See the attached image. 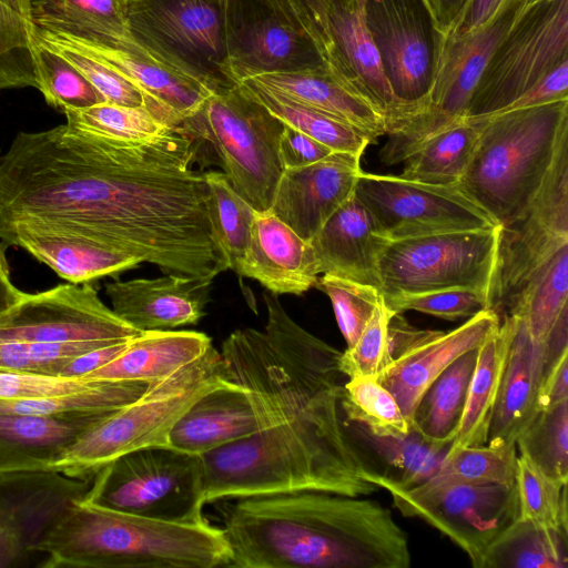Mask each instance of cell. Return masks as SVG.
I'll use <instances>...</instances> for the list:
<instances>
[{
  "label": "cell",
  "mask_w": 568,
  "mask_h": 568,
  "mask_svg": "<svg viewBox=\"0 0 568 568\" xmlns=\"http://www.w3.org/2000/svg\"><path fill=\"white\" fill-rule=\"evenodd\" d=\"M200 146L179 125L120 141L61 124L19 132L0 156V225L74 232L159 266L222 272L206 214Z\"/></svg>",
  "instance_id": "obj_1"
},
{
  "label": "cell",
  "mask_w": 568,
  "mask_h": 568,
  "mask_svg": "<svg viewBox=\"0 0 568 568\" xmlns=\"http://www.w3.org/2000/svg\"><path fill=\"white\" fill-rule=\"evenodd\" d=\"M264 331L223 342L226 378L247 395L258 430L201 455L205 504L302 490L351 497L377 487L342 419V352L300 326L263 293Z\"/></svg>",
  "instance_id": "obj_2"
},
{
  "label": "cell",
  "mask_w": 568,
  "mask_h": 568,
  "mask_svg": "<svg viewBox=\"0 0 568 568\" xmlns=\"http://www.w3.org/2000/svg\"><path fill=\"white\" fill-rule=\"evenodd\" d=\"M219 508L227 568H407L404 530L378 501L302 490Z\"/></svg>",
  "instance_id": "obj_3"
},
{
  "label": "cell",
  "mask_w": 568,
  "mask_h": 568,
  "mask_svg": "<svg viewBox=\"0 0 568 568\" xmlns=\"http://www.w3.org/2000/svg\"><path fill=\"white\" fill-rule=\"evenodd\" d=\"M89 494V493H88ZM39 568L227 567L221 527L170 523L77 499L34 547Z\"/></svg>",
  "instance_id": "obj_4"
},
{
  "label": "cell",
  "mask_w": 568,
  "mask_h": 568,
  "mask_svg": "<svg viewBox=\"0 0 568 568\" xmlns=\"http://www.w3.org/2000/svg\"><path fill=\"white\" fill-rule=\"evenodd\" d=\"M474 154L456 183L497 224L527 209L568 138V100L484 119Z\"/></svg>",
  "instance_id": "obj_5"
},
{
  "label": "cell",
  "mask_w": 568,
  "mask_h": 568,
  "mask_svg": "<svg viewBox=\"0 0 568 568\" xmlns=\"http://www.w3.org/2000/svg\"><path fill=\"white\" fill-rule=\"evenodd\" d=\"M226 382L221 353L212 345L196 361L150 384L140 397L87 428L48 468L91 478L123 454L169 446V435L181 416Z\"/></svg>",
  "instance_id": "obj_6"
},
{
  "label": "cell",
  "mask_w": 568,
  "mask_h": 568,
  "mask_svg": "<svg viewBox=\"0 0 568 568\" xmlns=\"http://www.w3.org/2000/svg\"><path fill=\"white\" fill-rule=\"evenodd\" d=\"M178 125L214 151L232 187L255 211L270 210L284 170L278 155L284 123L242 82L212 92Z\"/></svg>",
  "instance_id": "obj_7"
},
{
  "label": "cell",
  "mask_w": 568,
  "mask_h": 568,
  "mask_svg": "<svg viewBox=\"0 0 568 568\" xmlns=\"http://www.w3.org/2000/svg\"><path fill=\"white\" fill-rule=\"evenodd\" d=\"M93 501L170 523H202L204 470L200 455L150 446L119 456L93 476Z\"/></svg>",
  "instance_id": "obj_8"
},
{
  "label": "cell",
  "mask_w": 568,
  "mask_h": 568,
  "mask_svg": "<svg viewBox=\"0 0 568 568\" xmlns=\"http://www.w3.org/2000/svg\"><path fill=\"white\" fill-rule=\"evenodd\" d=\"M226 0H125L132 36L160 62L212 91L236 84L225 41Z\"/></svg>",
  "instance_id": "obj_9"
},
{
  "label": "cell",
  "mask_w": 568,
  "mask_h": 568,
  "mask_svg": "<svg viewBox=\"0 0 568 568\" xmlns=\"http://www.w3.org/2000/svg\"><path fill=\"white\" fill-rule=\"evenodd\" d=\"M568 62V0H537L491 53L470 95L466 119L499 113Z\"/></svg>",
  "instance_id": "obj_10"
},
{
  "label": "cell",
  "mask_w": 568,
  "mask_h": 568,
  "mask_svg": "<svg viewBox=\"0 0 568 568\" xmlns=\"http://www.w3.org/2000/svg\"><path fill=\"white\" fill-rule=\"evenodd\" d=\"M488 308L501 320L527 284L568 244V140L559 145L539 190L521 215L498 225Z\"/></svg>",
  "instance_id": "obj_11"
},
{
  "label": "cell",
  "mask_w": 568,
  "mask_h": 568,
  "mask_svg": "<svg viewBox=\"0 0 568 568\" xmlns=\"http://www.w3.org/2000/svg\"><path fill=\"white\" fill-rule=\"evenodd\" d=\"M535 1L504 0L478 28L462 37H446L426 110L399 131L387 134L388 139L379 152L385 165L403 162L427 139L466 119L470 95L491 53Z\"/></svg>",
  "instance_id": "obj_12"
},
{
  "label": "cell",
  "mask_w": 568,
  "mask_h": 568,
  "mask_svg": "<svg viewBox=\"0 0 568 568\" xmlns=\"http://www.w3.org/2000/svg\"><path fill=\"white\" fill-rule=\"evenodd\" d=\"M225 41L236 83L273 73H329L308 19L292 0H226Z\"/></svg>",
  "instance_id": "obj_13"
},
{
  "label": "cell",
  "mask_w": 568,
  "mask_h": 568,
  "mask_svg": "<svg viewBox=\"0 0 568 568\" xmlns=\"http://www.w3.org/2000/svg\"><path fill=\"white\" fill-rule=\"evenodd\" d=\"M498 230L496 225L388 241L378 258L382 295L463 287L488 298Z\"/></svg>",
  "instance_id": "obj_14"
},
{
  "label": "cell",
  "mask_w": 568,
  "mask_h": 568,
  "mask_svg": "<svg viewBox=\"0 0 568 568\" xmlns=\"http://www.w3.org/2000/svg\"><path fill=\"white\" fill-rule=\"evenodd\" d=\"M359 3L386 81L406 110L409 123L426 110L446 33L425 0H359Z\"/></svg>",
  "instance_id": "obj_15"
},
{
  "label": "cell",
  "mask_w": 568,
  "mask_h": 568,
  "mask_svg": "<svg viewBox=\"0 0 568 568\" xmlns=\"http://www.w3.org/2000/svg\"><path fill=\"white\" fill-rule=\"evenodd\" d=\"M395 507L439 530L481 568L498 537L520 517L516 481L506 484H443L388 490Z\"/></svg>",
  "instance_id": "obj_16"
},
{
  "label": "cell",
  "mask_w": 568,
  "mask_h": 568,
  "mask_svg": "<svg viewBox=\"0 0 568 568\" xmlns=\"http://www.w3.org/2000/svg\"><path fill=\"white\" fill-rule=\"evenodd\" d=\"M355 195L388 241L497 225L457 184H428L362 171Z\"/></svg>",
  "instance_id": "obj_17"
},
{
  "label": "cell",
  "mask_w": 568,
  "mask_h": 568,
  "mask_svg": "<svg viewBox=\"0 0 568 568\" xmlns=\"http://www.w3.org/2000/svg\"><path fill=\"white\" fill-rule=\"evenodd\" d=\"M302 9L329 74L384 119L386 135L400 130L408 114L386 81L359 0H304Z\"/></svg>",
  "instance_id": "obj_18"
},
{
  "label": "cell",
  "mask_w": 568,
  "mask_h": 568,
  "mask_svg": "<svg viewBox=\"0 0 568 568\" xmlns=\"http://www.w3.org/2000/svg\"><path fill=\"white\" fill-rule=\"evenodd\" d=\"M140 333L108 307L90 283L24 293L0 316V341L118 343Z\"/></svg>",
  "instance_id": "obj_19"
},
{
  "label": "cell",
  "mask_w": 568,
  "mask_h": 568,
  "mask_svg": "<svg viewBox=\"0 0 568 568\" xmlns=\"http://www.w3.org/2000/svg\"><path fill=\"white\" fill-rule=\"evenodd\" d=\"M92 481L50 468L0 470V568L36 556L34 547Z\"/></svg>",
  "instance_id": "obj_20"
},
{
  "label": "cell",
  "mask_w": 568,
  "mask_h": 568,
  "mask_svg": "<svg viewBox=\"0 0 568 568\" xmlns=\"http://www.w3.org/2000/svg\"><path fill=\"white\" fill-rule=\"evenodd\" d=\"M361 158L335 151L315 163L284 169L270 211L310 242L354 194Z\"/></svg>",
  "instance_id": "obj_21"
},
{
  "label": "cell",
  "mask_w": 568,
  "mask_h": 568,
  "mask_svg": "<svg viewBox=\"0 0 568 568\" xmlns=\"http://www.w3.org/2000/svg\"><path fill=\"white\" fill-rule=\"evenodd\" d=\"M212 277L168 273L105 284L112 311L139 332L194 325L210 302Z\"/></svg>",
  "instance_id": "obj_22"
},
{
  "label": "cell",
  "mask_w": 568,
  "mask_h": 568,
  "mask_svg": "<svg viewBox=\"0 0 568 568\" xmlns=\"http://www.w3.org/2000/svg\"><path fill=\"white\" fill-rule=\"evenodd\" d=\"M486 308L458 327L438 331L397 357L376 379L394 396L410 428L416 406L428 386L463 354L480 347L499 327Z\"/></svg>",
  "instance_id": "obj_23"
},
{
  "label": "cell",
  "mask_w": 568,
  "mask_h": 568,
  "mask_svg": "<svg viewBox=\"0 0 568 568\" xmlns=\"http://www.w3.org/2000/svg\"><path fill=\"white\" fill-rule=\"evenodd\" d=\"M234 272L275 295H303L320 277L310 242L270 210L254 212L250 243Z\"/></svg>",
  "instance_id": "obj_24"
},
{
  "label": "cell",
  "mask_w": 568,
  "mask_h": 568,
  "mask_svg": "<svg viewBox=\"0 0 568 568\" xmlns=\"http://www.w3.org/2000/svg\"><path fill=\"white\" fill-rule=\"evenodd\" d=\"M0 239L23 248L72 284L116 276L143 262L91 237L52 227L3 225Z\"/></svg>",
  "instance_id": "obj_25"
},
{
  "label": "cell",
  "mask_w": 568,
  "mask_h": 568,
  "mask_svg": "<svg viewBox=\"0 0 568 568\" xmlns=\"http://www.w3.org/2000/svg\"><path fill=\"white\" fill-rule=\"evenodd\" d=\"M387 242L354 192L329 216L310 244L320 274L381 290L378 258Z\"/></svg>",
  "instance_id": "obj_26"
},
{
  "label": "cell",
  "mask_w": 568,
  "mask_h": 568,
  "mask_svg": "<svg viewBox=\"0 0 568 568\" xmlns=\"http://www.w3.org/2000/svg\"><path fill=\"white\" fill-rule=\"evenodd\" d=\"M509 316L511 339L486 443L497 449L516 446L518 435L537 414L546 358V343L534 341L520 317Z\"/></svg>",
  "instance_id": "obj_27"
},
{
  "label": "cell",
  "mask_w": 568,
  "mask_h": 568,
  "mask_svg": "<svg viewBox=\"0 0 568 568\" xmlns=\"http://www.w3.org/2000/svg\"><path fill=\"white\" fill-rule=\"evenodd\" d=\"M61 36L132 81L143 93L145 108L166 125L180 124L214 92L154 58Z\"/></svg>",
  "instance_id": "obj_28"
},
{
  "label": "cell",
  "mask_w": 568,
  "mask_h": 568,
  "mask_svg": "<svg viewBox=\"0 0 568 568\" xmlns=\"http://www.w3.org/2000/svg\"><path fill=\"white\" fill-rule=\"evenodd\" d=\"M258 430L246 393L229 381L193 403L169 435V446L203 455Z\"/></svg>",
  "instance_id": "obj_29"
},
{
  "label": "cell",
  "mask_w": 568,
  "mask_h": 568,
  "mask_svg": "<svg viewBox=\"0 0 568 568\" xmlns=\"http://www.w3.org/2000/svg\"><path fill=\"white\" fill-rule=\"evenodd\" d=\"M30 21L42 31L158 60L132 36L125 0H30Z\"/></svg>",
  "instance_id": "obj_30"
},
{
  "label": "cell",
  "mask_w": 568,
  "mask_h": 568,
  "mask_svg": "<svg viewBox=\"0 0 568 568\" xmlns=\"http://www.w3.org/2000/svg\"><path fill=\"white\" fill-rule=\"evenodd\" d=\"M211 338L195 331H149L131 338L125 349L85 378L156 383L201 357Z\"/></svg>",
  "instance_id": "obj_31"
},
{
  "label": "cell",
  "mask_w": 568,
  "mask_h": 568,
  "mask_svg": "<svg viewBox=\"0 0 568 568\" xmlns=\"http://www.w3.org/2000/svg\"><path fill=\"white\" fill-rule=\"evenodd\" d=\"M108 415L0 414V470L48 468L81 433Z\"/></svg>",
  "instance_id": "obj_32"
},
{
  "label": "cell",
  "mask_w": 568,
  "mask_h": 568,
  "mask_svg": "<svg viewBox=\"0 0 568 568\" xmlns=\"http://www.w3.org/2000/svg\"><path fill=\"white\" fill-rule=\"evenodd\" d=\"M511 332V316H504L498 329L478 348L459 428L447 455L463 447L486 445Z\"/></svg>",
  "instance_id": "obj_33"
},
{
  "label": "cell",
  "mask_w": 568,
  "mask_h": 568,
  "mask_svg": "<svg viewBox=\"0 0 568 568\" xmlns=\"http://www.w3.org/2000/svg\"><path fill=\"white\" fill-rule=\"evenodd\" d=\"M248 80L332 114L365 133L373 142L386 134L384 119L329 73H273Z\"/></svg>",
  "instance_id": "obj_34"
},
{
  "label": "cell",
  "mask_w": 568,
  "mask_h": 568,
  "mask_svg": "<svg viewBox=\"0 0 568 568\" xmlns=\"http://www.w3.org/2000/svg\"><path fill=\"white\" fill-rule=\"evenodd\" d=\"M478 348L454 361L420 397L413 415L412 429L425 442L439 447L450 446L454 442L464 413Z\"/></svg>",
  "instance_id": "obj_35"
},
{
  "label": "cell",
  "mask_w": 568,
  "mask_h": 568,
  "mask_svg": "<svg viewBox=\"0 0 568 568\" xmlns=\"http://www.w3.org/2000/svg\"><path fill=\"white\" fill-rule=\"evenodd\" d=\"M481 121L463 119L427 139L408 155L403 179L428 184H456L477 145Z\"/></svg>",
  "instance_id": "obj_36"
},
{
  "label": "cell",
  "mask_w": 568,
  "mask_h": 568,
  "mask_svg": "<svg viewBox=\"0 0 568 568\" xmlns=\"http://www.w3.org/2000/svg\"><path fill=\"white\" fill-rule=\"evenodd\" d=\"M568 529L519 517L490 546L481 568H567Z\"/></svg>",
  "instance_id": "obj_37"
},
{
  "label": "cell",
  "mask_w": 568,
  "mask_h": 568,
  "mask_svg": "<svg viewBox=\"0 0 568 568\" xmlns=\"http://www.w3.org/2000/svg\"><path fill=\"white\" fill-rule=\"evenodd\" d=\"M359 433L387 466L385 473L371 471L367 480L387 491L408 490L427 481L439 469L450 448L429 444L413 429L403 437L374 436L362 426Z\"/></svg>",
  "instance_id": "obj_38"
},
{
  "label": "cell",
  "mask_w": 568,
  "mask_h": 568,
  "mask_svg": "<svg viewBox=\"0 0 568 568\" xmlns=\"http://www.w3.org/2000/svg\"><path fill=\"white\" fill-rule=\"evenodd\" d=\"M206 214L222 272L235 271L247 250L255 210L230 184L223 172L204 173Z\"/></svg>",
  "instance_id": "obj_39"
},
{
  "label": "cell",
  "mask_w": 568,
  "mask_h": 568,
  "mask_svg": "<svg viewBox=\"0 0 568 568\" xmlns=\"http://www.w3.org/2000/svg\"><path fill=\"white\" fill-rule=\"evenodd\" d=\"M250 93L283 123L334 151L362 156L373 141L362 131L318 109L297 102L253 80L242 82Z\"/></svg>",
  "instance_id": "obj_40"
},
{
  "label": "cell",
  "mask_w": 568,
  "mask_h": 568,
  "mask_svg": "<svg viewBox=\"0 0 568 568\" xmlns=\"http://www.w3.org/2000/svg\"><path fill=\"white\" fill-rule=\"evenodd\" d=\"M149 384L98 379L68 394L20 399H0V414L40 416L108 415L140 397Z\"/></svg>",
  "instance_id": "obj_41"
},
{
  "label": "cell",
  "mask_w": 568,
  "mask_h": 568,
  "mask_svg": "<svg viewBox=\"0 0 568 568\" xmlns=\"http://www.w3.org/2000/svg\"><path fill=\"white\" fill-rule=\"evenodd\" d=\"M567 301L568 244L527 284L507 315L520 317L531 338L544 343L568 308Z\"/></svg>",
  "instance_id": "obj_42"
},
{
  "label": "cell",
  "mask_w": 568,
  "mask_h": 568,
  "mask_svg": "<svg viewBox=\"0 0 568 568\" xmlns=\"http://www.w3.org/2000/svg\"><path fill=\"white\" fill-rule=\"evenodd\" d=\"M341 407L347 420L374 436L403 437L412 430L394 396L373 377L348 378Z\"/></svg>",
  "instance_id": "obj_43"
},
{
  "label": "cell",
  "mask_w": 568,
  "mask_h": 568,
  "mask_svg": "<svg viewBox=\"0 0 568 568\" xmlns=\"http://www.w3.org/2000/svg\"><path fill=\"white\" fill-rule=\"evenodd\" d=\"M519 454L549 477L568 480V400L538 410L516 439Z\"/></svg>",
  "instance_id": "obj_44"
},
{
  "label": "cell",
  "mask_w": 568,
  "mask_h": 568,
  "mask_svg": "<svg viewBox=\"0 0 568 568\" xmlns=\"http://www.w3.org/2000/svg\"><path fill=\"white\" fill-rule=\"evenodd\" d=\"M32 38L37 89L49 105L64 112L106 102L103 95L61 54L33 36Z\"/></svg>",
  "instance_id": "obj_45"
},
{
  "label": "cell",
  "mask_w": 568,
  "mask_h": 568,
  "mask_svg": "<svg viewBox=\"0 0 568 568\" xmlns=\"http://www.w3.org/2000/svg\"><path fill=\"white\" fill-rule=\"evenodd\" d=\"M67 126L73 131L120 141H142L166 126L145 106H124L109 102L85 109L67 110Z\"/></svg>",
  "instance_id": "obj_46"
},
{
  "label": "cell",
  "mask_w": 568,
  "mask_h": 568,
  "mask_svg": "<svg viewBox=\"0 0 568 568\" xmlns=\"http://www.w3.org/2000/svg\"><path fill=\"white\" fill-rule=\"evenodd\" d=\"M517 447L497 449L468 446L445 457L436 474L424 486L443 484H506L516 481ZM420 486V485H419Z\"/></svg>",
  "instance_id": "obj_47"
},
{
  "label": "cell",
  "mask_w": 568,
  "mask_h": 568,
  "mask_svg": "<svg viewBox=\"0 0 568 568\" xmlns=\"http://www.w3.org/2000/svg\"><path fill=\"white\" fill-rule=\"evenodd\" d=\"M32 36L61 54L103 95L106 102L124 106H145L143 93L132 81L65 37L36 28Z\"/></svg>",
  "instance_id": "obj_48"
},
{
  "label": "cell",
  "mask_w": 568,
  "mask_h": 568,
  "mask_svg": "<svg viewBox=\"0 0 568 568\" xmlns=\"http://www.w3.org/2000/svg\"><path fill=\"white\" fill-rule=\"evenodd\" d=\"M516 486L521 518L568 529L567 483L549 477L518 453Z\"/></svg>",
  "instance_id": "obj_49"
},
{
  "label": "cell",
  "mask_w": 568,
  "mask_h": 568,
  "mask_svg": "<svg viewBox=\"0 0 568 568\" xmlns=\"http://www.w3.org/2000/svg\"><path fill=\"white\" fill-rule=\"evenodd\" d=\"M33 26L0 0V91L38 87Z\"/></svg>",
  "instance_id": "obj_50"
},
{
  "label": "cell",
  "mask_w": 568,
  "mask_h": 568,
  "mask_svg": "<svg viewBox=\"0 0 568 568\" xmlns=\"http://www.w3.org/2000/svg\"><path fill=\"white\" fill-rule=\"evenodd\" d=\"M315 287L331 300L346 345L353 346L382 302L381 291L372 285L326 274L318 277Z\"/></svg>",
  "instance_id": "obj_51"
},
{
  "label": "cell",
  "mask_w": 568,
  "mask_h": 568,
  "mask_svg": "<svg viewBox=\"0 0 568 568\" xmlns=\"http://www.w3.org/2000/svg\"><path fill=\"white\" fill-rule=\"evenodd\" d=\"M390 314L383 298L355 344L342 352L344 376L377 378L394 362L387 335Z\"/></svg>",
  "instance_id": "obj_52"
},
{
  "label": "cell",
  "mask_w": 568,
  "mask_h": 568,
  "mask_svg": "<svg viewBox=\"0 0 568 568\" xmlns=\"http://www.w3.org/2000/svg\"><path fill=\"white\" fill-rule=\"evenodd\" d=\"M383 298L392 312L416 311L447 321L469 318L488 308L486 294L463 287L414 294H393L383 296Z\"/></svg>",
  "instance_id": "obj_53"
},
{
  "label": "cell",
  "mask_w": 568,
  "mask_h": 568,
  "mask_svg": "<svg viewBox=\"0 0 568 568\" xmlns=\"http://www.w3.org/2000/svg\"><path fill=\"white\" fill-rule=\"evenodd\" d=\"M95 378H70L0 371V399H20L68 394L93 385Z\"/></svg>",
  "instance_id": "obj_54"
},
{
  "label": "cell",
  "mask_w": 568,
  "mask_h": 568,
  "mask_svg": "<svg viewBox=\"0 0 568 568\" xmlns=\"http://www.w3.org/2000/svg\"><path fill=\"white\" fill-rule=\"evenodd\" d=\"M335 152L327 145L284 123L278 141V155L283 169L315 163Z\"/></svg>",
  "instance_id": "obj_55"
},
{
  "label": "cell",
  "mask_w": 568,
  "mask_h": 568,
  "mask_svg": "<svg viewBox=\"0 0 568 568\" xmlns=\"http://www.w3.org/2000/svg\"><path fill=\"white\" fill-rule=\"evenodd\" d=\"M560 100H568V62L550 71L504 111L541 105Z\"/></svg>",
  "instance_id": "obj_56"
},
{
  "label": "cell",
  "mask_w": 568,
  "mask_h": 568,
  "mask_svg": "<svg viewBox=\"0 0 568 568\" xmlns=\"http://www.w3.org/2000/svg\"><path fill=\"white\" fill-rule=\"evenodd\" d=\"M568 353L544 367L537 397L538 410L549 409L568 400Z\"/></svg>",
  "instance_id": "obj_57"
},
{
  "label": "cell",
  "mask_w": 568,
  "mask_h": 568,
  "mask_svg": "<svg viewBox=\"0 0 568 568\" xmlns=\"http://www.w3.org/2000/svg\"><path fill=\"white\" fill-rule=\"evenodd\" d=\"M129 342L130 339L87 352L69 362L60 371L59 376L70 378L85 377L119 356L125 349Z\"/></svg>",
  "instance_id": "obj_58"
},
{
  "label": "cell",
  "mask_w": 568,
  "mask_h": 568,
  "mask_svg": "<svg viewBox=\"0 0 568 568\" xmlns=\"http://www.w3.org/2000/svg\"><path fill=\"white\" fill-rule=\"evenodd\" d=\"M504 0H468L457 22L446 37H462L486 22Z\"/></svg>",
  "instance_id": "obj_59"
},
{
  "label": "cell",
  "mask_w": 568,
  "mask_h": 568,
  "mask_svg": "<svg viewBox=\"0 0 568 568\" xmlns=\"http://www.w3.org/2000/svg\"><path fill=\"white\" fill-rule=\"evenodd\" d=\"M438 24L446 33L457 22L468 0H425Z\"/></svg>",
  "instance_id": "obj_60"
},
{
  "label": "cell",
  "mask_w": 568,
  "mask_h": 568,
  "mask_svg": "<svg viewBox=\"0 0 568 568\" xmlns=\"http://www.w3.org/2000/svg\"><path fill=\"white\" fill-rule=\"evenodd\" d=\"M24 295L13 285L6 257V246L0 243V316L16 305Z\"/></svg>",
  "instance_id": "obj_61"
},
{
  "label": "cell",
  "mask_w": 568,
  "mask_h": 568,
  "mask_svg": "<svg viewBox=\"0 0 568 568\" xmlns=\"http://www.w3.org/2000/svg\"><path fill=\"white\" fill-rule=\"evenodd\" d=\"M19 14H21L24 19H27L30 23V0H1ZM32 24V23H31Z\"/></svg>",
  "instance_id": "obj_62"
},
{
  "label": "cell",
  "mask_w": 568,
  "mask_h": 568,
  "mask_svg": "<svg viewBox=\"0 0 568 568\" xmlns=\"http://www.w3.org/2000/svg\"><path fill=\"white\" fill-rule=\"evenodd\" d=\"M295 6L303 12V3H304V0H292ZM304 13V12H303ZM305 14V13H304Z\"/></svg>",
  "instance_id": "obj_63"
}]
</instances>
